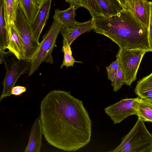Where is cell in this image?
<instances>
[{"mask_svg": "<svg viewBox=\"0 0 152 152\" xmlns=\"http://www.w3.org/2000/svg\"><path fill=\"white\" fill-rule=\"evenodd\" d=\"M118 13L122 9L117 0H107Z\"/></svg>", "mask_w": 152, "mask_h": 152, "instance_id": "27", "label": "cell"}, {"mask_svg": "<svg viewBox=\"0 0 152 152\" xmlns=\"http://www.w3.org/2000/svg\"><path fill=\"white\" fill-rule=\"evenodd\" d=\"M40 110L43 135L50 145L75 151L90 142L91 120L82 101L70 91H50L42 100Z\"/></svg>", "mask_w": 152, "mask_h": 152, "instance_id": "1", "label": "cell"}, {"mask_svg": "<svg viewBox=\"0 0 152 152\" xmlns=\"http://www.w3.org/2000/svg\"><path fill=\"white\" fill-rule=\"evenodd\" d=\"M8 36L6 27L3 7V0H0V50L7 49Z\"/></svg>", "mask_w": 152, "mask_h": 152, "instance_id": "19", "label": "cell"}, {"mask_svg": "<svg viewBox=\"0 0 152 152\" xmlns=\"http://www.w3.org/2000/svg\"><path fill=\"white\" fill-rule=\"evenodd\" d=\"M31 60L19 59L12 53L8 51L4 53L3 62L6 69V74L3 81V88L0 97V102L3 99L11 94L12 88L19 77L29 71Z\"/></svg>", "mask_w": 152, "mask_h": 152, "instance_id": "4", "label": "cell"}, {"mask_svg": "<svg viewBox=\"0 0 152 152\" xmlns=\"http://www.w3.org/2000/svg\"><path fill=\"white\" fill-rule=\"evenodd\" d=\"M134 14L140 21L148 29L150 15V1L148 0H136Z\"/></svg>", "mask_w": 152, "mask_h": 152, "instance_id": "14", "label": "cell"}, {"mask_svg": "<svg viewBox=\"0 0 152 152\" xmlns=\"http://www.w3.org/2000/svg\"><path fill=\"white\" fill-rule=\"evenodd\" d=\"M104 17L116 14L118 12L107 0H96Z\"/></svg>", "mask_w": 152, "mask_h": 152, "instance_id": "22", "label": "cell"}, {"mask_svg": "<svg viewBox=\"0 0 152 152\" xmlns=\"http://www.w3.org/2000/svg\"><path fill=\"white\" fill-rule=\"evenodd\" d=\"M139 98L122 99L105 108L104 110L114 124L119 123L130 115H136V106Z\"/></svg>", "mask_w": 152, "mask_h": 152, "instance_id": "8", "label": "cell"}, {"mask_svg": "<svg viewBox=\"0 0 152 152\" xmlns=\"http://www.w3.org/2000/svg\"><path fill=\"white\" fill-rule=\"evenodd\" d=\"M43 134L42 124L39 116L31 126L28 142L24 151L40 152L42 145Z\"/></svg>", "mask_w": 152, "mask_h": 152, "instance_id": "11", "label": "cell"}, {"mask_svg": "<svg viewBox=\"0 0 152 152\" xmlns=\"http://www.w3.org/2000/svg\"><path fill=\"white\" fill-rule=\"evenodd\" d=\"M68 2L70 5L74 6L76 9L78 7H82L80 0H64Z\"/></svg>", "mask_w": 152, "mask_h": 152, "instance_id": "28", "label": "cell"}, {"mask_svg": "<svg viewBox=\"0 0 152 152\" xmlns=\"http://www.w3.org/2000/svg\"><path fill=\"white\" fill-rule=\"evenodd\" d=\"M8 36L7 49L19 59H25L23 41L14 23L6 25Z\"/></svg>", "mask_w": 152, "mask_h": 152, "instance_id": "10", "label": "cell"}, {"mask_svg": "<svg viewBox=\"0 0 152 152\" xmlns=\"http://www.w3.org/2000/svg\"><path fill=\"white\" fill-rule=\"evenodd\" d=\"M36 5L40 7L45 0H35Z\"/></svg>", "mask_w": 152, "mask_h": 152, "instance_id": "31", "label": "cell"}, {"mask_svg": "<svg viewBox=\"0 0 152 152\" xmlns=\"http://www.w3.org/2000/svg\"><path fill=\"white\" fill-rule=\"evenodd\" d=\"M18 6V0H3V7L6 25L14 23Z\"/></svg>", "mask_w": 152, "mask_h": 152, "instance_id": "18", "label": "cell"}, {"mask_svg": "<svg viewBox=\"0 0 152 152\" xmlns=\"http://www.w3.org/2000/svg\"><path fill=\"white\" fill-rule=\"evenodd\" d=\"M134 91L140 98L152 102V72L137 81Z\"/></svg>", "mask_w": 152, "mask_h": 152, "instance_id": "13", "label": "cell"}, {"mask_svg": "<svg viewBox=\"0 0 152 152\" xmlns=\"http://www.w3.org/2000/svg\"><path fill=\"white\" fill-rule=\"evenodd\" d=\"M19 6L30 24L34 20L40 7L34 4L32 0H18Z\"/></svg>", "mask_w": 152, "mask_h": 152, "instance_id": "17", "label": "cell"}, {"mask_svg": "<svg viewBox=\"0 0 152 152\" xmlns=\"http://www.w3.org/2000/svg\"><path fill=\"white\" fill-rule=\"evenodd\" d=\"M136 115L144 122L152 123V102L139 98L136 108Z\"/></svg>", "mask_w": 152, "mask_h": 152, "instance_id": "16", "label": "cell"}, {"mask_svg": "<svg viewBox=\"0 0 152 152\" xmlns=\"http://www.w3.org/2000/svg\"><path fill=\"white\" fill-rule=\"evenodd\" d=\"M150 15L148 29V40L150 51L152 52V1H150Z\"/></svg>", "mask_w": 152, "mask_h": 152, "instance_id": "25", "label": "cell"}, {"mask_svg": "<svg viewBox=\"0 0 152 152\" xmlns=\"http://www.w3.org/2000/svg\"><path fill=\"white\" fill-rule=\"evenodd\" d=\"M76 9L74 6L71 5L64 10L57 9L55 10L53 18L61 23L62 26L69 25L77 22L75 19Z\"/></svg>", "mask_w": 152, "mask_h": 152, "instance_id": "15", "label": "cell"}, {"mask_svg": "<svg viewBox=\"0 0 152 152\" xmlns=\"http://www.w3.org/2000/svg\"><path fill=\"white\" fill-rule=\"evenodd\" d=\"M94 19L93 30L104 35L119 48L148 50V29L129 9H122L115 15Z\"/></svg>", "mask_w": 152, "mask_h": 152, "instance_id": "2", "label": "cell"}, {"mask_svg": "<svg viewBox=\"0 0 152 152\" xmlns=\"http://www.w3.org/2000/svg\"><path fill=\"white\" fill-rule=\"evenodd\" d=\"M111 85L113 88V91L117 92L125 84V79L124 74L120 67L114 78L111 81Z\"/></svg>", "mask_w": 152, "mask_h": 152, "instance_id": "23", "label": "cell"}, {"mask_svg": "<svg viewBox=\"0 0 152 152\" xmlns=\"http://www.w3.org/2000/svg\"><path fill=\"white\" fill-rule=\"evenodd\" d=\"M32 2H33V3L34 4L36 5L35 4V0H32Z\"/></svg>", "mask_w": 152, "mask_h": 152, "instance_id": "32", "label": "cell"}, {"mask_svg": "<svg viewBox=\"0 0 152 152\" xmlns=\"http://www.w3.org/2000/svg\"><path fill=\"white\" fill-rule=\"evenodd\" d=\"M117 1L122 9H128V5L126 0H117Z\"/></svg>", "mask_w": 152, "mask_h": 152, "instance_id": "30", "label": "cell"}, {"mask_svg": "<svg viewBox=\"0 0 152 152\" xmlns=\"http://www.w3.org/2000/svg\"><path fill=\"white\" fill-rule=\"evenodd\" d=\"M62 26L61 23L54 20L48 31L44 35L42 40L39 43L37 50L31 60L29 71V76L37 70L42 63L53 64L52 52Z\"/></svg>", "mask_w": 152, "mask_h": 152, "instance_id": "5", "label": "cell"}, {"mask_svg": "<svg viewBox=\"0 0 152 152\" xmlns=\"http://www.w3.org/2000/svg\"><path fill=\"white\" fill-rule=\"evenodd\" d=\"M94 19L83 23L77 21L69 25L62 26L60 32L63 37V45H71L72 42L81 34L93 30Z\"/></svg>", "mask_w": 152, "mask_h": 152, "instance_id": "9", "label": "cell"}, {"mask_svg": "<svg viewBox=\"0 0 152 152\" xmlns=\"http://www.w3.org/2000/svg\"><path fill=\"white\" fill-rule=\"evenodd\" d=\"M52 0H45L32 23L30 24L34 34L39 42L40 36L50 15Z\"/></svg>", "mask_w": 152, "mask_h": 152, "instance_id": "12", "label": "cell"}, {"mask_svg": "<svg viewBox=\"0 0 152 152\" xmlns=\"http://www.w3.org/2000/svg\"><path fill=\"white\" fill-rule=\"evenodd\" d=\"M26 90V88L24 86H14L12 89L11 94L16 96H20L25 92Z\"/></svg>", "mask_w": 152, "mask_h": 152, "instance_id": "26", "label": "cell"}, {"mask_svg": "<svg viewBox=\"0 0 152 152\" xmlns=\"http://www.w3.org/2000/svg\"><path fill=\"white\" fill-rule=\"evenodd\" d=\"M14 24L23 41L25 58L31 60L39 43L36 39L30 24L19 6L17 9Z\"/></svg>", "mask_w": 152, "mask_h": 152, "instance_id": "7", "label": "cell"}, {"mask_svg": "<svg viewBox=\"0 0 152 152\" xmlns=\"http://www.w3.org/2000/svg\"><path fill=\"white\" fill-rule=\"evenodd\" d=\"M145 122L138 117L135 125L122 139L120 144L111 152H152V134Z\"/></svg>", "mask_w": 152, "mask_h": 152, "instance_id": "3", "label": "cell"}, {"mask_svg": "<svg viewBox=\"0 0 152 152\" xmlns=\"http://www.w3.org/2000/svg\"><path fill=\"white\" fill-rule=\"evenodd\" d=\"M82 7L88 10L92 18L104 17L96 0H80Z\"/></svg>", "mask_w": 152, "mask_h": 152, "instance_id": "20", "label": "cell"}, {"mask_svg": "<svg viewBox=\"0 0 152 152\" xmlns=\"http://www.w3.org/2000/svg\"><path fill=\"white\" fill-rule=\"evenodd\" d=\"M148 50L139 49H126L119 48L116 56L124 74L125 84L131 86L137 78V73L144 54Z\"/></svg>", "mask_w": 152, "mask_h": 152, "instance_id": "6", "label": "cell"}, {"mask_svg": "<svg viewBox=\"0 0 152 152\" xmlns=\"http://www.w3.org/2000/svg\"><path fill=\"white\" fill-rule=\"evenodd\" d=\"M126 1L128 5V9H130L134 14V5L136 0H126Z\"/></svg>", "mask_w": 152, "mask_h": 152, "instance_id": "29", "label": "cell"}, {"mask_svg": "<svg viewBox=\"0 0 152 152\" xmlns=\"http://www.w3.org/2000/svg\"><path fill=\"white\" fill-rule=\"evenodd\" d=\"M120 67L118 59L112 62L109 66L106 67L107 73L108 78L112 81L115 77Z\"/></svg>", "mask_w": 152, "mask_h": 152, "instance_id": "24", "label": "cell"}, {"mask_svg": "<svg viewBox=\"0 0 152 152\" xmlns=\"http://www.w3.org/2000/svg\"><path fill=\"white\" fill-rule=\"evenodd\" d=\"M62 50L64 52V58L61 69H62L64 66H66L67 68L69 66H73L74 63L75 62L83 63L77 61L74 59L72 56L70 45L68 44L63 45Z\"/></svg>", "mask_w": 152, "mask_h": 152, "instance_id": "21", "label": "cell"}]
</instances>
